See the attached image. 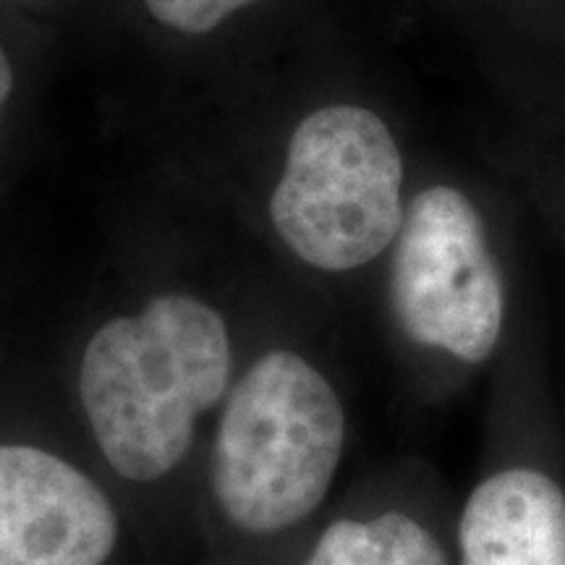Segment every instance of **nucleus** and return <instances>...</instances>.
Returning <instances> with one entry per match:
<instances>
[{"label": "nucleus", "mask_w": 565, "mask_h": 565, "mask_svg": "<svg viewBox=\"0 0 565 565\" xmlns=\"http://www.w3.org/2000/svg\"><path fill=\"white\" fill-rule=\"evenodd\" d=\"M246 349L221 307L162 288L95 324L55 404L124 500L150 565H189L207 435Z\"/></svg>", "instance_id": "nucleus-1"}, {"label": "nucleus", "mask_w": 565, "mask_h": 565, "mask_svg": "<svg viewBox=\"0 0 565 565\" xmlns=\"http://www.w3.org/2000/svg\"><path fill=\"white\" fill-rule=\"evenodd\" d=\"M13 92H17V68H13L9 47L0 40V129H3L6 110H9V105L13 100Z\"/></svg>", "instance_id": "nucleus-8"}, {"label": "nucleus", "mask_w": 565, "mask_h": 565, "mask_svg": "<svg viewBox=\"0 0 565 565\" xmlns=\"http://www.w3.org/2000/svg\"><path fill=\"white\" fill-rule=\"evenodd\" d=\"M0 565H150L124 500L55 395L0 429Z\"/></svg>", "instance_id": "nucleus-5"}, {"label": "nucleus", "mask_w": 565, "mask_h": 565, "mask_svg": "<svg viewBox=\"0 0 565 565\" xmlns=\"http://www.w3.org/2000/svg\"><path fill=\"white\" fill-rule=\"evenodd\" d=\"M404 160L383 118L328 105L294 131L270 225L309 270L345 275L391 252L406 217Z\"/></svg>", "instance_id": "nucleus-4"}, {"label": "nucleus", "mask_w": 565, "mask_h": 565, "mask_svg": "<svg viewBox=\"0 0 565 565\" xmlns=\"http://www.w3.org/2000/svg\"><path fill=\"white\" fill-rule=\"evenodd\" d=\"M458 503L427 458H387L343 487L278 565H458Z\"/></svg>", "instance_id": "nucleus-6"}, {"label": "nucleus", "mask_w": 565, "mask_h": 565, "mask_svg": "<svg viewBox=\"0 0 565 565\" xmlns=\"http://www.w3.org/2000/svg\"><path fill=\"white\" fill-rule=\"evenodd\" d=\"M387 309L408 362V401L445 406L503 356L505 273L482 212L454 186L406 204L391 246Z\"/></svg>", "instance_id": "nucleus-3"}, {"label": "nucleus", "mask_w": 565, "mask_h": 565, "mask_svg": "<svg viewBox=\"0 0 565 565\" xmlns=\"http://www.w3.org/2000/svg\"><path fill=\"white\" fill-rule=\"evenodd\" d=\"M160 24L186 34H204L223 24L231 13L257 3V0H145Z\"/></svg>", "instance_id": "nucleus-7"}, {"label": "nucleus", "mask_w": 565, "mask_h": 565, "mask_svg": "<svg viewBox=\"0 0 565 565\" xmlns=\"http://www.w3.org/2000/svg\"><path fill=\"white\" fill-rule=\"evenodd\" d=\"M351 448L353 401L322 359L246 351L196 471L189 565H278L341 492Z\"/></svg>", "instance_id": "nucleus-2"}]
</instances>
